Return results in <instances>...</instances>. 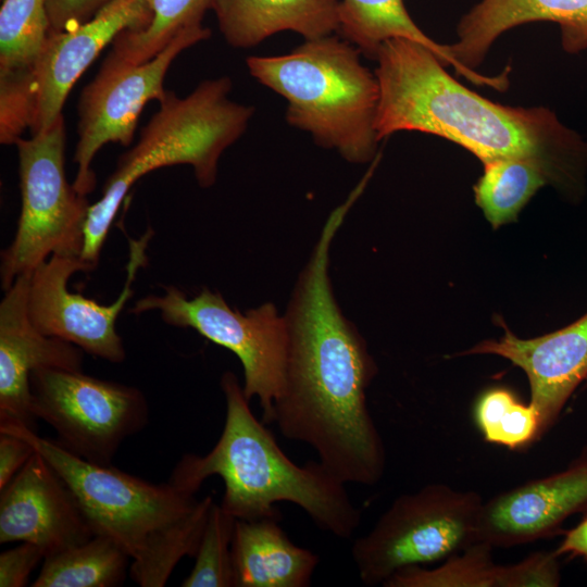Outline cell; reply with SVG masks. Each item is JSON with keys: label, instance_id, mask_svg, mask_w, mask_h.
I'll list each match as a JSON object with an SVG mask.
<instances>
[{"label": "cell", "instance_id": "obj_1", "mask_svg": "<svg viewBox=\"0 0 587 587\" xmlns=\"http://www.w3.org/2000/svg\"><path fill=\"white\" fill-rule=\"evenodd\" d=\"M358 198L350 192L329 214L294 287L285 314V384L271 423L286 438L312 447L341 482L372 486L386 466L384 442L366 404L377 369L358 328L342 313L329 277L333 239Z\"/></svg>", "mask_w": 587, "mask_h": 587}, {"label": "cell", "instance_id": "obj_2", "mask_svg": "<svg viewBox=\"0 0 587 587\" xmlns=\"http://www.w3.org/2000/svg\"><path fill=\"white\" fill-rule=\"evenodd\" d=\"M375 61L379 141L400 130L426 133L463 147L483 165L534 159L552 171L560 188L582 186L587 141L551 110L494 102L455 80L432 50L410 39L385 41Z\"/></svg>", "mask_w": 587, "mask_h": 587}, {"label": "cell", "instance_id": "obj_3", "mask_svg": "<svg viewBox=\"0 0 587 587\" xmlns=\"http://www.w3.org/2000/svg\"><path fill=\"white\" fill-rule=\"evenodd\" d=\"M226 402L222 434L203 457L185 454L170 479L196 494L202 483L218 475L225 486L221 505L236 520L279 516L280 501L300 507L321 529L349 539L361 521L346 483L320 461L298 465L278 446L273 433L258 421L237 376L221 377Z\"/></svg>", "mask_w": 587, "mask_h": 587}, {"label": "cell", "instance_id": "obj_4", "mask_svg": "<svg viewBox=\"0 0 587 587\" xmlns=\"http://www.w3.org/2000/svg\"><path fill=\"white\" fill-rule=\"evenodd\" d=\"M0 432L29 442L64 479L95 535L116 542L132 559L130 578L141 587H163L177 563L195 558L212 502L171 480L153 484L111 464L89 462L23 426Z\"/></svg>", "mask_w": 587, "mask_h": 587}, {"label": "cell", "instance_id": "obj_5", "mask_svg": "<svg viewBox=\"0 0 587 587\" xmlns=\"http://www.w3.org/2000/svg\"><path fill=\"white\" fill-rule=\"evenodd\" d=\"M360 54L346 39L328 35L305 40L290 53L252 55L246 63L252 77L287 100L289 125L360 164L374 161L379 142L378 80Z\"/></svg>", "mask_w": 587, "mask_h": 587}, {"label": "cell", "instance_id": "obj_6", "mask_svg": "<svg viewBox=\"0 0 587 587\" xmlns=\"http://www.w3.org/2000/svg\"><path fill=\"white\" fill-rule=\"evenodd\" d=\"M232 85L224 76L200 83L183 98L166 91L136 146L118 158L101 198L89 207L80 253L84 261L97 267L121 203L146 174L164 166L189 164L202 188L215 183L220 157L245 133L254 113L253 107L228 98Z\"/></svg>", "mask_w": 587, "mask_h": 587}, {"label": "cell", "instance_id": "obj_7", "mask_svg": "<svg viewBox=\"0 0 587 587\" xmlns=\"http://www.w3.org/2000/svg\"><path fill=\"white\" fill-rule=\"evenodd\" d=\"M65 142V123L60 115L46 130L14 143L22 204L15 236L1 252L4 291L52 254L82 253L90 204L66 178Z\"/></svg>", "mask_w": 587, "mask_h": 587}, {"label": "cell", "instance_id": "obj_8", "mask_svg": "<svg viewBox=\"0 0 587 587\" xmlns=\"http://www.w3.org/2000/svg\"><path fill=\"white\" fill-rule=\"evenodd\" d=\"M483 499L472 490L429 484L394 500L351 554L360 580L384 585L409 566L445 561L476 542Z\"/></svg>", "mask_w": 587, "mask_h": 587}, {"label": "cell", "instance_id": "obj_9", "mask_svg": "<svg viewBox=\"0 0 587 587\" xmlns=\"http://www.w3.org/2000/svg\"><path fill=\"white\" fill-rule=\"evenodd\" d=\"M163 289L162 296L139 299L130 312L158 311L167 324L192 328L232 351L243 369L245 396L259 399L262 422L271 424L273 404L285 384L289 348L285 315H279L272 302L241 313L232 309L220 292L207 287L190 299L175 286Z\"/></svg>", "mask_w": 587, "mask_h": 587}, {"label": "cell", "instance_id": "obj_10", "mask_svg": "<svg viewBox=\"0 0 587 587\" xmlns=\"http://www.w3.org/2000/svg\"><path fill=\"white\" fill-rule=\"evenodd\" d=\"M32 412L49 424L57 441L89 462L109 465L121 445L145 428V395L136 387L84 374L39 369L29 377Z\"/></svg>", "mask_w": 587, "mask_h": 587}, {"label": "cell", "instance_id": "obj_11", "mask_svg": "<svg viewBox=\"0 0 587 587\" xmlns=\"http://www.w3.org/2000/svg\"><path fill=\"white\" fill-rule=\"evenodd\" d=\"M210 36L208 27L184 32L140 64L110 51L78 101V141L73 158L77 173L73 186L79 195L87 197L96 187L91 164L97 152L109 142L132 143L143 107L166 95L163 82L172 62L182 51Z\"/></svg>", "mask_w": 587, "mask_h": 587}, {"label": "cell", "instance_id": "obj_12", "mask_svg": "<svg viewBox=\"0 0 587 587\" xmlns=\"http://www.w3.org/2000/svg\"><path fill=\"white\" fill-rule=\"evenodd\" d=\"M153 235L148 228L137 240H129L127 276L118 298L109 305L67 289L70 277L76 272L95 267L80 255L52 254L29 274L28 315L42 334L75 345L93 357L112 363L126 358L122 338L116 332V320L133 296L132 283L139 267L147 262L146 248Z\"/></svg>", "mask_w": 587, "mask_h": 587}, {"label": "cell", "instance_id": "obj_13", "mask_svg": "<svg viewBox=\"0 0 587 587\" xmlns=\"http://www.w3.org/2000/svg\"><path fill=\"white\" fill-rule=\"evenodd\" d=\"M150 16L147 0H111L88 22L49 34L32 76V135L62 115L71 88L102 49L121 32L146 26Z\"/></svg>", "mask_w": 587, "mask_h": 587}, {"label": "cell", "instance_id": "obj_14", "mask_svg": "<svg viewBox=\"0 0 587 587\" xmlns=\"http://www.w3.org/2000/svg\"><path fill=\"white\" fill-rule=\"evenodd\" d=\"M578 513L587 514V446L564 470L484 502L476 542L509 548L555 536Z\"/></svg>", "mask_w": 587, "mask_h": 587}, {"label": "cell", "instance_id": "obj_15", "mask_svg": "<svg viewBox=\"0 0 587 587\" xmlns=\"http://www.w3.org/2000/svg\"><path fill=\"white\" fill-rule=\"evenodd\" d=\"M92 536L73 491L37 451L0 490V544L30 542L47 558Z\"/></svg>", "mask_w": 587, "mask_h": 587}, {"label": "cell", "instance_id": "obj_16", "mask_svg": "<svg viewBox=\"0 0 587 587\" xmlns=\"http://www.w3.org/2000/svg\"><path fill=\"white\" fill-rule=\"evenodd\" d=\"M29 274L18 276L0 303V426L35 430L29 377L39 369L82 371L83 350L39 332L28 315Z\"/></svg>", "mask_w": 587, "mask_h": 587}, {"label": "cell", "instance_id": "obj_17", "mask_svg": "<svg viewBox=\"0 0 587 587\" xmlns=\"http://www.w3.org/2000/svg\"><path fill=\"white\" fill-rule=\"evenodd\" d=\"M537 21L559 24L566 52L578 53L587 48V0H482L461 17L458 40L449 45L459 67L457 74L479 86L504 91L510 83L509 70L485 75L476 67L501 34Z\"/></svg>", "mask_w": 587, "mask_h": 587}, {"label": "cell", "instance_id": "obj_18", "mask_svg": "<svg viewBox=\"0 0 587 587\" xmlns=\"http://www.w3.org/2000/svg\"><path fill=\"white\" fill-rule=\"evenodd\" d=\"M463 354H496L524 371L530 388L529 403L539 416L540 438L587 378V314L537 338L521 339L505 328L498 340H484Z\"/></svg>", "mask_w": 587, "mask_h": 587}, {"label": "cell", "instance_id": "obj_19", "mask_svg": "<svg viewBox=\"0 0 587 587\" xmlns=\"http://www.w3.org/2000/svg\"><path fill=\"white\" fill-rule=\"evenodd\" d=\"M47 0H3L0 9V141L15 143L30 122L32 76L49 35Z\"/></svg>", "mask_w": 587, "mask_h": 587}, {"label": "cell", "instance_id": "obj_20", "mask_svg": "<svg viewBox=\"0 0 587 587\" xmlns=\"http://www.w3.org/2000/svg\"><path fill=\"white\" fill-rule=\"evenodd\" d=\"M491 548L475 542L434 569L409 566L395 573L386 587H554L560 584L559 557L535 552L521 562L499 565Z\"/></svg>", "mask_w": 587, "mask_h": 587}, {"label": "cell", "instance_id": "obj_21", "mask_svg": "<svg viewBox=\"0 0 587 587\" xmlns=\"http://www.w3.org/2000/svg\"><path fill=\"white\" fill-rule=\"evenodd\" d=\"M232 559L234 587H307L320 561L289 539L279 516L236 520Z\"/></svg>", "mask_w": 587, "mask_h": 587}, {"label": "cell", "instance_id": "obj_22", "mask_svg": "<svg viewBox=\"0 0 587 587\" xmlns=\"http://www.w3.org/2000/svg\"><path fill=\"white\" fill-rule=\"evenodd\" d=\"M339 1L213 0L212 10L225 40L243 49L284 30L296 32L305 40L338 33Z\"/></svg>", "mask_w": 587, "mask_h": 587}, {"label": "cell", "instance_id": "obj_23", "mask_svg": "<svg viewBox=\"0 0 587 587\" xmlns=\"http://www.w3.org/2000/svg\"><path fill=\"white\" fill-rule=\"evenodd\" d=\"M338 16L341 38L369 59L376 60L385 41L405 38L425 46L445 66L451 65L458 72L449 45H440L425 35L410 17L402 0H340Z\"/></svg>", "mask_w": 587, "mask_h": 587}, {"label": "cell", "instance_id": "obj_24", "mask_svg": "<svg viewBox=\"0 0 587 587\" xmlns=\"http://www.w3.org/2000/svg\"><path fill=\"white\" fill-rule=\"evenodd\" d=\"M130 557L112 539L87 541L45 558L33 587H116L129 574Z\"/></svg>", "mask_w": 587, "mask_h": 587}, {"label": "cell", "instance_id": "obj_25", "mask_svg": "<svg viewBox=\"0 0 587 587\" xmlns=\"http://www.w3.org/2000/svg\"><path fill=\"white\" fill-rule=\"evenodd\" d=\"M546 184L559 186L552 171L537 160H497L484 164V173L474 186L475 201L488 222L497 228L514 221Z\"/></svg>", "mask_w": 587, "mask_h": 587}, {"label": "cell", "instance_id": "obj_26", "mask_svg": "<svg viewBox=\"0 0 587 587\" xmlns=\"http://www.w3.org/2000/svg\"><path fill=\"white\" fill-rule=\"evenodd\" d=\"M150 21L140 29H125L112 41L111 52L133 63H143L176 36L187 30L201 29L205 12L213 0H147Z\"/></svg>", "mask_w": 587, "mask_h": 587}, {"label": "cell", "instance_id": "obj_27", "mask_svg": "<svg viewBox=\"0 0 587 587\" xmlns=\"http://www.w3.org/2000/svg\"><path fill=\"white\" fill-rule=\"evenodd\" d=\"M474 420L489 444L520 449L539 439L538 412L507 388L483 392L474 407Z\"/></svg>", "mask_w": 587, "mask_h": 587}, {"label": "cell", "instance_id": "obj_28", "mask_svg": "<svg viewBox=\"0 0 587 587\" xmlns=\"http://www.w3.org/2000/svg\"><path fill=\"white\" fill-rule=\"evenodd\" d=\"M236 519L212 502L195 555V564L182 587H234L232 541Z\"/></svg>", "mask_w": 587, "mask_h": 587}, {"label": "cell", "instance_id": "obj_29", "mask_svg": "<svg viewBox=\"0 0 587 587\" xmlns=\"http://www.w3.org/2000/svg\"><path fill=\"white\" fill-rule=\"evenodd\" d=\"M45 560L34 544L21 542L0 554V587H24L36 566Z\"/></svg>", "mask_w": 587, "mask_h": 587}, {"label": "cell", "instance_id": "obj_30", "mask_svg": "<svg viewBox=\"0 0 587 587\" xmlns=\"http://www.w3.org/2000/svg\"><path fill=\"white\" fill-rule=\"evenodd\" d=\"M111 0H47L49 34L74 28L91 20Z\"/></svg>", "mask_w": 587, "mask_h": 587}, {"label": "cell", "instance_id": "obj_31", "mask_svg": "<svg viewBox=\"0 0 587 587\" xmlns=\"http://www.w3.org/2000/svg\"><path fill=\"white\" fill-rule=\"evenodd\" d=\"M33 446L22 437L0 432V490L35 453Z\"/></svg>", "mask_w": 587, "mask_h": 587}, {"label": "cell", "instance_id": "obj_32", "mask_svg": "<svg viewBox=\"0 0 587 587\" xmlns=\"http://www.w3.org/2000/svg\"><path fill=\"white\" fill-rule=\"evenodd\" d=\"M554 553L558 557L567 554L587 561V515L578 525L565 533Z\"/></svg>", "mask_w": 587, "mask_h": 587}, {"label": "cell", "instance_id": "obj_33", "mask_svg": "<svg viewBox=\"0 0 587 587\" xmlns=\"http://www.w3.org/2000/svg\"><path fill=\"white\" fill-rule=\"evenodd\" d=\"M587 379V378H586Z\"/></svg>", "mask_w": 587, "mask_h": 587}]
</instances>
